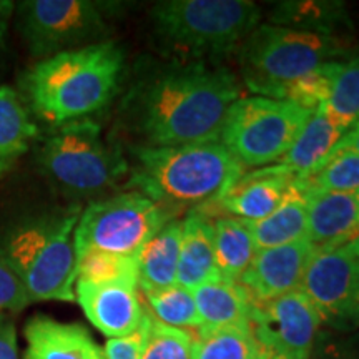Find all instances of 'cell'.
I'll return each mask as SVG.
<instances>
[{
	"label": "cell",
	"instance_id": "obj_24",
	"mask_svg": "<svg viewBox=\"0 0 359 359\" xmlns=\"http://www.w3.org/2000/svg\"><path fill=\"white\" fill-rule=\"evenodd\" d=\"M215 230V257L222 278L240 281L257 255L253 236L246 222L231 217H212Z\"/></svg>",
	"mask_w": 359,
	"mask_h": 359
},
{
	"label": "cell",
	"instance_id": "obj_4",
	"mask_svg": "<svg viewBox=\"0 0 359 359\" xmlns=\"http://www.w3.org/2000/svg\"><path fill=\"white\" fill-rule=\"evenodd\" d=\"M82 208L69 206L22 218L0 238L4 255L30 303L75 302V228Z\"/></svg>",
	"mask_w": 359,
	"mask_h": 359
},
{
	"label": "cell",
	"instance_id": "obj_26",
	"mask_svg": "<svg viewBox=\"0 0 359 359\" xmlns=\"http://www.w3.org/2000/svg\"><path fill=\"white\" fill-rule=\"evenodd\" d=\"M262 351L251 326L198 327L193 336L191 359H257Z\"/></svg>",
	"mask_w": 359,
	"mask_h": 359
},
{
	"label": "cell",
	"instance_id": "obj_21",
	"mask_svg": "<svg viewBox=\"0 0 359 359\" xmlns=\"http://www.w3.org/2000/svg\"><path fill=\"white\" fill-rule=\"evenodd\" d=\"M201 326L206 330L250 326L253 302L238 281L218 278L191 290Z\"/></svg>",
	"mask_w": 359,
	"mask_h": 359
},
{
	"label": "cell",
	"instance_id": "obj_10",
	"mask_svg": "<svg viewBox=\"0 0 359 359\" xmlns=\"http://www.w3.org/2000/svg\"><path fill=\"white\" fill-rule=\"evenodd\" d=\"M175 219L142 193L130 190L90 201L75 228V253L88 250L138 257L143 246Z\"/></svg>",
	"mask_w": 359,
	"mask_h": 359
},
{
	"label": "cell",
	"instance_id": "obj_36",
	"mask_svg": "<svg viewBox=\"0 0 359 359\" xmlns=\"http://www.w3.org/2000/svg\"><path fill=\"white\" fill-rule=\"evenodd\" d=\"M0 359H20L12 314H0Z\"/></svg>",
	"mask_w": 359,
	"mask_h": 359
},
{
	"label": "cell",
	"instance_id": "obj_1",
	"mask_svg": "<svg viewBox=\"0 0 359 359\" xmlns=\"http://www.w3.org/2000/svg\"><path fill=\"white\" fill-rule=\"evenodd\" d=\"M241 98L231 70L205 60L142 62L120 105V122L140 147L219 142Z\"/></svg>",
	"mask_w": 359,
	"mask_h": 359
},
{
	"label": "cell",
	"instance_id": "obj_11",
	"mask_svg": "<svg viewBox=\"0 0 359 359\" xmlns=\"http://www.w3.org/2000/svg\"><path fill=\"white\" fill-rule=\"evenodd\" d=\"M323 325L336 331L359 327V236L313 255L302 288Z\"/></svg>",
	"mask_w": 359,
	"mask_h": 359
},
{
	"label": "cell",
	"instance_id": "obj_32",
	"mask_svg": "<svg viewBox=\"0 0 359 359\" xmlns=\"http://www.w3.org/2000/svg\"><path fill=\"white\" fill-rule=\"evenodd\" d=\"M338 62V60H334ZM334 62H327L321 65L311 74L304 75V77L294 80L293 83L286 87L283 92L281 100L291 102L294 105L302 107L306 110H314L326 102L327 93H330L331 75H333Z\"/></svg>",
	"mask_w": 359,
	"mask_h": 359
},
{
	"label": "cell",
	"instance_id": "obj_3",
	"mask_svg": "<svg viewBox=\"0 0 359 359\" xmlns=\"http://www.w3.org/2000/svg\"><path fill=\"white\" fill-rule=\"evenodd\" d=\"M128 188L154 200L172 217L206 212L245 173L222 142L128 148Z\"/></svg>",
	"mask_w": 359,
	"mask_h": 359
},
{
	"label": "cell",
	"instance_id": "obj_16",
	"mask_svg": "<svg viewBox=\"0 0 359 359\" xmlns=\"http://www.w3.org/2000/svg\"><path fill=\"white\" fill-rule=\"evenodd\" d=\"M306 203L308 241L314 253L359 236V191H298Z\"/></svg>",
	"mask_w": 359,
	"mask_h": 359
},
{
	"label": "cell",
	"instance_id": "obj_40",
	"mask_svg": "<svg viewBox=\"0 0 359 359\" xmlns=\"http://www.w3.org/2000/svg\"><path fill=\"white\" fill-rule=\"evenodd\" d=\"M269 358H271V356H269V354H268V353L264 351V349H263V351L259 353V356H258L257 359H269Z\"/></svg>",
	"mask_w": 359,
	"mask_h": 359
},
{
	"label": "cell",
	"instance_id": "obj_30",
	"mask_svg": "<svg viewBox=\"0 0 359 359\" xmlns=\"http://www.w3.org/2000/svg\"><path fill=\"white\" fill-rule=\"evenodd\" d=\"M77 281H128L138 285L137 257L88 250L77 257Z\"/></svg>",
	"mask_w": 359,
	"mask_h": 359
},
{
	"label": "cell",
	"instance_id": "obj_37",
	"mask_svg": "<svg viewBox=\"0 0 359 359\" xmlns=\"http://www.w3.org/2000/svg\"><path fill=\"white\" fill-rule=\"evenodd\" d=\"M338 150H351V151H354V154L359 155V127L353 128L351 132H348L346 135H344V138L339 142L338 148H336V151Z\"/></svg>",
	"mask_w": 359,
	"mask_h": 359
},
{
	"label": "cell",
	"instance_id": "obj_31",
	"mask_svg": "<svg viewBox=\"0 0 359 359\" xmlns=\"http://www.w3.org/2000/svg\"><path fill=\"white\" fill-rule=\"evenodd\" d=\"M148 314V327L142 359H191L193 336L185 330L170 327Z\"/></svg>",
	"mask_w": 359,
	"mask_h": 359
},
{
	"label": "cell",
	"instance_id": "obj_23",
	"mask_svg": "<svg viewBox=\"0 0 359 359\" xmlns=\"http://www.w3.org/2000/svg\"><path fill=\"white\" fill-rule=\"evenodd\" d=\"M39 138V123L17 90L0 85V180L11 173Z\"/></svg>",
	"mask_w": 359,
	"mask_h": 359
},
{
	"label": "cell",
	"instance_id": "obj_17",
	"mask_svg": "<svg viewBox=\"0 0 359 359\" xmlns=\"http://www.w3.org/2000/svg\"><path fill=\"white\" fill-rule=\"evenodd\" d=\"M22 359H107L105 351L80 323L34 314L24 325Z\"/></svg>",
	"mask_w": 359,
	"mask_h": 359
},
{
	"label": "cell",
	"instance_id": "obj_18",
	"mask_svg": "<svg viewBox=\"0 0 359 359\" xmlns=\"http://www.w3.org/2000/svg\"><path fill=\"white\" fill-rule=\"evenodd\" d=\"M346 133L321 103L311 111L288 154L278 163H281L296 180L311 177L334 155Z\"/></svg>",
	"mask_w": 359,
	"mask_h": 359
},
{
	"label": "cell",
	"instance_id": "obj_5",
	"mask_svg": "<svg viewBox=\"0 0 359 359\" xmlns=\"http://www.w3.org/2000/svg\"><path fill=\"white\" fill-rule=\"evenodd\" d=\"M35 154L40 173L70 198H103L130 173L122 147L93 118L48 128Z\"/></svg>",
	"mask_w": 359,
	"mask_h": 359
},
{
	"label": "cell",
	"instance_id": "obj_15",
	"mask_svg": "<svg viewBox=\"0 0 359 359\" xmlns=\"http://www.w3.org/2000/svg\"><path fill=\"white\" fill-rule=\"evenodd\" d=\"M314 250L308 238L276 248L258 250L240 278L251 302L263 303L302 288V281Z\"/></svg>",
	"mask_w": 359,
	"mask_h": 359
},
{
	"label": "cell",
	"instance_id": "obj_12",
	"mask_svg": "<svg viewBox=\"0 0 359 359\" xmlns=\"http://www.w3.org/2000/svg\"><path fill=\"white\" fill-rule=\"evenodd\" d=\"M321 318L302 290L251 306L250 326L269 356L311 359Z\"/></svg>",
	"mask_w": 359,
	"mask_h": 359
},
{
	"label": "cell",
	"instance_id": "obj_7",
	"mask_svg": "<svg viewBox=\"0 0 359 359\" xmlns=\"http://www.w3.org/2000/svg\"><path fill=\"white\" fill-rule=\"evenodd\" d=\"M348 50L341 37L262 24L240 45L241 75L251 92L281 100L294 80L339 60Z\"/></svg>",
	"mask_w": 359,
	"mask_h": 359
},
{
	"label": "cell",
	"instance_id": "obj_8",
	"mask_svg": "<svg viewBox=\"0 0 359 359\" xmlns=\"http://www.w3.org/2000/svg\"><path fill=\"white\" fill-rule=\"evenodd\" d=\"M309 115L286 100L241 97L228 111L219 142L243 168H262L288 154Z\"/></svg>",
	"mask_w": 359,
	"mask_h": 359
},
{
	"label": "cell",
	"instance_id": "obj_6",
	"mask_svg": "<svg viewBox=\"0 0 359 359\" xmlns=\"http://www.w3.org/2000/svg\"><path fill=\"white\" fill-rule=\"evenodd\" d=\"M161 47L178 60L230 53L259 25L262 8L248 0H163L150 11Z\"/></svg>",
	"mask_w": 359,
	"mask_h": 359
},
{
	"label": "cell",
	"instance_id": "obj_35",
	"mask_svg": "<svg viewBox=\"0 0 359 359\" xmlns=\"http://www.w3.org/2000/svg\"><path fill=\"white\" fill-rule=\"evenodd\" d=\"M313 359H359L358 353L346 343H341L330 336H321L311 354Z\"/></svg>",
	"mask_w": 359,
	"mask_h": 359
},
{
	"label": "cell",
	"instance_id": "obj_28",
	"mask_svg": "<svg viewBox=\"0 0 359 359\" xmlns=\"http://www.w3.org/2000/svg\"><path fill=\"white\" fill-rule=\"evenodd\" d=\"M145 309L155 321L170 327H195L198 330L201 320L196 309L195 298L190 290L175 285L172 288L145 291Z\"/></svg>",
	"mask_w": 359,
	"mask_h": 359
},
{
	"label": "cell",
	"instance_id": "obj_19",
	"mask_svg": "<svg viewBox=\"0 0 359 359\" xmlns=\"http://www.w3.org/2000/svg\"><path fill=\"white\" fill-rule=\"evenodd\" d=\"M218 278L222 276L215 257L213 218L205 212L195 210L183 219L177 285L191 291L196 286Z\"/></svg>",
	"mask_w": 359,
	"mask_h": 359
},
{
	"label": "cell",
	"instance_id": "obj_22",
	"mask_svg": "<svg viewBox=\"0 0 359 359\" xmlns=\"http://www.w3.org/2000/svg\"><path fill=\"white\" fill-rule=\"evenodd\" d=\"M182 233V219H170L138 253V288L142 293L177 285Z\"/></svg>",
	"mask_w": 359,
	"mask_h": 359
},
{
	"label": "cell",
	"instance_id": "obj_34",
	"mask_svg": "<svg viewBox=\"0 0 359 359\" xmlns=\"http://www.w3.org/2000/svg\"><path fill=\"white\" fill-rule=\"evenodd\" d=\"M147 327H148V314L145 309V316H143L142 325L137 331H135V333L123 336V338H114L107 341L105 348H103L107 359H142Z\"/></svg>",
	"mask_w": 359,
	"mask_h": 359
},
{
	"label": "cell",
	"instance_id": "obj_33",
	"mask_svg": "<svg viewBox=\"0 0 359 359\" xmlns=\"http://www.w3.org/2000/svg\"><path fill=\"white\" fill-rule=\"evenodd\" d=\"M29 304V296L0 246V314L20 313Z\"/></svg>",
	"mask_w": 359,
	"mask_h": 359
},
{
	"label": "cell",
	"instance_id": "obj_25",
	"mask_svg": "<svg viewBox=\"0 0 359 359\" xmlns=\"http://www.w3.org/2000/svg\"><path fill=\"white\" fill-rule=\"evenodd\" d=\"M257 250L276 248L304 240L308 235L306 203L298 191L283 201L280 208L259 222H246Z\"/></svg>",
	"mask_w": 359,
	"mask_h": 359
},
{
	"label": "cell",
	"instance_id": "obj_27",
	"mask_svg": "<svg viewBox=\"0 0 359 359\" xmlns=\"http://www.w3.org/2000/svg\"><path fill=\"white\" fill-rule=\"evenodd\" d=\"M323 105L346 132L359 127V55L334 62L330 93Z\"/></svg>",
	"mask_w": 359,
	"mask_h": 359
},
{
	"label": "cell",
	"instance_id": "obj_14",
	"mask_svg": "<svg viewBox=\"0 0 359 359\" xmlns=\"http://www.w3.org/2000/svg\"><path fill=\"white\" fill-rule=\"evenodd\" d=\"M296 178L281 163L243 173L212 208L210 217H231L243 222H259L280 208L294 191Z\"/></svg>",
	"mask_w": 359,
	"mask_h": 359
},
{
	"label": "cell",
	"instance_id": "obj_38",
	"mask_svg": "<svg viewBox=\"0 0 359 359\" xmlns=\"http://www.w3.org/2000/svg\"><path fill=\"white\" fill-rule=\"evenodd\" d=\"M15 6L17 2H12V0H0V20H11L15 13Z\"/></svg>",
	"mask_w": 359,
	"mask_h": 359
},
{
	"label": "cell",
	"instance_id": "obj_2",
	"mask_svg": "<svg viewBox=\"0 0 359 359\" xmlns=\"http://www.w3.org/2000/svg\"><path fill=\"white\" fill-rule=\"evenodd\" d=\"M125 77V50L105 40L35 62L22 72L19 95L48 128L93 118L115 100Z\"/></svg>",
	"mask_w": 359,
	"mask_h": 359
},
{
	"label": "cell",
	"instance_id": "obj_41",
	"mask_svg": "<svg viewBox=\"0 0 359 359\" xmlns=\"http://www.w3.org/2000/svg\"><path fill=\"white\" fill-rule=\"evenodd\" d=\"M269 359H288V358H281V356H271Z\"/></svg>",
	"mask_w": 359,
	"mask_h": 359
},
{
	"label": "cell",
	"instance_id": "obj_13",
	"mask_svg": "<svg viewBox=\"0 0 359 359\" xmlns=\"http://www.w3.org/2000/svg\"><path fill=\"white\" fill-rule=\"evenodd\" d=\"M75 299L87 320L109 339L135 333L145 316L137 283L77 281Z\"/></svg>",
	"mask_w": 359,
	"mask_h": 359
},
{
	"label": "cell",
	"instance_id": "obj_20",
	"mask_svg": "<svg viewBox=\"0 0 359 359\" xmlns=\"http://www.w3.org/2000/svg\"><path fill=\"white\" fill-rule=\"evenodd\" d=\"M269 24L302 32L344 39L351 19L344 2L334 0H286L273 6Z\"/></svg>",
	"mask_w": 359,
	"mask_h": 359
},
{
	"label": "cell",
	"instance_id": "obj_39",
	"mask_svg": "<svg viewBox=\"0 0 359 359\" xmlns=\"http://www.w3.org/2000/svg\"><path fill=\"white\" fill-rule=\"evenodd\" d=\"M7 32H8V22L0 20V55H2L4 50H6Z\"/></svg>",
	"mask_w": 359,
	"mask_h": 359
},
{
	"label": "cell",
	"instance_id": "obj_29",
	"mask_svg": "<svg viewBox=\"0 0 359 359\" xmlns=\"http://www.w3.org/2000/svg\"><path fill=\"white\" fill-rule=\"evenodd\" d=\"M296 191H359V155L351 150H338L316 173L296 180Z\"/></svg>",
	"mask_w": 359,
	"mask_h": 359
},
{
	"label": "cell",
	"instance_id": "obj_9",
	"mask_svg": "<svg viewBox=\"0 0 359 359\" xmlns=\"http://www.w3.org/2000/svg\"><path fill=\"white\" fill-rule=\"evenodd\" d=\"M122 4L93 0H22L15 24L30 55L45 60L109 40L107 15Z\"/></svg>",
	"mask_w": 359,
	"mask_h": 359
}]
</instances>
